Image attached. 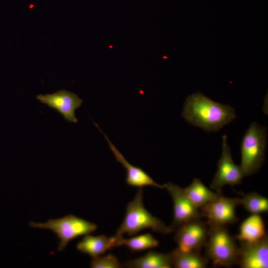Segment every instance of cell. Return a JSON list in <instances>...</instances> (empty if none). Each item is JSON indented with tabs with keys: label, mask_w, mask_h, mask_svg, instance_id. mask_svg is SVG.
I'll return each mask as SVG.
<instances>
[{
	"label": "cell",
	"mask_w": 268,
	"mask_h": 268,
	"mask_svg": "<svg viewBox=\"0 0 268 268\" xmlns=\"http://www.w3.org/2000/svg\"><path fill=\"white\" fill-rule=\"evenodd\" d=\"M182 116L190 124L209 132L219 131L236 117L233 107L214 102L200 92L187 97Z\"/></svg>",
	"instance_id": "obj_1"
},
{
	"label": "cell",
	"mask_w": 268,
	"mask_h": 268,
	"mask_svg": "<svg viewBox=\"0 0 268 268\" xmlns=\"http://www.w3.org/2000/svg\"><path fill=\"white\" fill-rule=\"evenodd\" d=\"M142 200V189L139 188L134 199L127 204L124 220L116 231V236L121 237L125 233L133 236L148 228L163 234L173 231L170 226H166L145 209Z\"/></svg>",
	"instance_id": "obj_2"
},
{
	"label": "cell",
	"mask_w": 268,
	"mask_h": 268,
	"mask_svg": "<svg viewBox=\"0 0 268 268\" xmlns=\"http://www.w3.org/2000/svg\"><path fill=\"white\" fill-rule=\"evenodd\" d=\"M208 226V236L204 246L206 258L214 265L230 267L237 264L238 246L235 238L225 226Z\"/></svg>",
	"instance_id": "obj_3"
},
{
	"label": "cell",
	"mask_w": 268,
	"mask_h": 268,
	"mask_svg": "<svg viewBox=\"0 0 268 268\" xmlns=\"http://www.w3.org/2000/svg\"><path fill=\"white\" fill-rule=\"evenodd\" d=\"M266 144L267 128L252 123L245 134L240 146V167L245 176L256 173L262 166Z\"/></svg>",
	"instance_id": "obj_4"
},
{
	"label": "cell",
	"mask_w": 268,
	"mask_h": 268,
	"mask_svg": "<svg viewBox=\"0 0 268 268\" xmlns=\"http://www.w3.org/2000/svg\"><path fill=\"white\" fill-rule=\"evenodd\" d=\"M29 225L33 228L49 229L55 233L60 240L58 247L60 251H63L72 240L93 233L97 228L96 224L71 214L49 219L45 223L31 221Z\"/></svg>",
	"instance_id": "obj_5"
},
{
	"label": "cell",
	"mask_w": 268,
	"mask_h": 268,
	"mask_svg": "<svg viewBox=\"0 0 268 268\" xmlns=\"http://www.w3.org/2000/svg\"><path fill=\"white\" fill-rule=\"evenodd\" d=\"M227 136H222V150L217 162V170L210 184V188L217 193H222L226 185L233 186L240 184L245 176L240 165L233 162L230 149L227 143Z\"/></svg>",
	"instance_id": "obj_6"
},
{
	"label": "cell",
	"mask_w": 268,
	"mask_h": 268,
	"mask_svg": "<svg viewBox=\"0 0 268 268\" xmlns=\"http://www.w3.org/2000/svg\"><path fill=\"white\" fill-rule=\"evenodd\" d=\"M173 202V221L170 227L173 231L179 226L192 220L204 217L186 195L184 189L172 183L164 185Z\"/></svg>",
	"instance_id": "obj_7"
},
{
	"label": "cell",
	"mask_w": 268,
	"mask_h": 268,
	"mask_svg": "<svg viewBox=\"0 0 268 268\" xmlns=\"http://www.w3.org/2000/svg\"><path fill=\"white\" fill-rule=\"evenodd\" d=\"M240 204V199L225 197L221 195L200 209L208 219V225L225 226L236 223L238 218L236 208Z\"/></svg>",
	"instance_id": "obj_8"
},
{
	"label": "cell",
	"mask_w": 268,
	"mask_h": 268,
	"mask_svg": "<svg viewBox=\"0 0 268 268\" xmlns=\"http://www.w3.org/2000/svg\"><path fill=\"white\" fill-rule=\"evenodd\" d=\"M208 234L207 223L197 219L177 228L175 240L182 250L200 252L205 245Z\"/></svg>",
	"instance_id": "obj_9"
},
{
	"label": "cell",
	"mask_w": 268,
	"mask_h": 268,
	"mask_svg": "<svg viewBox=\"0 0 268 268\" xmlns=\"http://www.w3.org/2000/svg\"><path fill=\"white\" fill-rule=\"evenodd\" d=\"M36 98L43 104L56 110L65 120L76 123L75 111L80 107L82 100L75 94L66 90H60L52 94L39 95Z\"/></svg>",
	"instance_id": "obj_10"
},
{
	"label": "cell",
	"mask_w": 268,
	"mask_h": 268,
	"mask_svg": "<svg viewBox=\"0 0 268 268\" xmlns=\"http://www.w3.org/2000/svg\"><path fill=\"white\" fill-rule=\"evenodd\" d=\"M237 264L242 268H268V237L251 242H240Z\"/></svg>",
	"instance_id": "obj_11"
},
{
	"label": "cell",
	"mask_w": 268,
	"mask_h": 268,
	"mask_svg": "<svg viewBox=\"0 0 268 268\" xmlns=\"http://www.w3.org/2000/svg\"><path fill=\"white\" fill-rule=\"evenodd\" d=\"M94 125L102 133L105 139L108 141L110 148L113 152L116 160L122 164L127 171L126 183L132 187L142 188L145 186H153L160 189H164L162 186L156 183L143 169L131 164L127 161L122 154L118 150L115 146L111 142L107 136L102 132L99 126L94 122Z\"/></svg>",
	"instance_id": "obj_12"
},
{
	"label": "cell",
	"mask_w": 268,
	"mask_h": 268,
	"mask_svg": "<svg viewBox=\"0 0 268 268\" xmlns=\"http://www.w3.org/2000/svg\"><path fill=\"white\" fill-rule=\"evenodd\" d=\"M118 237H108L104 235H86L76 245L77 250L92 258L100 256L107 251L117 247Z\"/></svg>",
	"instance_id": "obj_13"
},
{
	"label": "cell",
	"mask_w": 268,
	"mask_h": 268,
	"mask_svg": "<svg viewBox=\"0 0 268 268\" xmlns=\"http://www.w3.org/2000/svg\"><path fill=\"white\" fill-rule=\"evenodd\" d=\"M267 234L262 217L259 214H252L240 225L235 239L239 242H251L261 239Z\"/></svg>",
	"instance_id": "obj_14"
},
{
	"label": "cell",
	"mask_w": 268,
	"mask_h": 268,
	"mask_svg": "<svg viewBox=\"0 0 268 268\" xmlns=\"http://www.w3.org/2000/svg\"><path fill=\"white\" fill-rule=\"evenodd\" d=\"M124 266L130 268H170L172 265L170 253L150 251L138 258L128 260Z\"/></svg>",
	"instance_id": "obj_15"
},
{
	"label": "cell",
	"mask_w": 268,
	"mask_h": 268,
	"mask_svg": "<svg viewBox=\"0 0 268 268\" xmlns=\"http://www.w3.org/2000/svg\"><path fill=\"white\" fill-rule=\"evenodd\" d=\"M170 254L172 266L176 268H205L209 261L201 255L200 252L184 251L178 247Z\"/></svg>",
	"instance_id": "obj_16"
},
{
	"label": "cell",
	"mask_w": 268,
	"mask_h": 268,
	"mask_svg": "<svg viewBox=\"0 0 268 268\" xmlns=\"http://www.w3.org/2000/svg\"><path fill=\"white\" fill-rule=\"evenodd\" d=\"M184 190L190 200L198 208H201L222 195V193L211 191L197 178L184 188Z\"/></svg>",
	"instance_id": "obj_17"
},
{
	"label": "cell",
	"mask_w": 268,
	"mask_h": 268,
	"mask_svg": "<svg viewBox=\"0 0 268 268\" xmlns=\"http://www.w3.org/2000/svg\"><path fill=\"white\" fill-rule=\"evenodd\" d=\"M158 245V241L150 233L140 235L130 239L118 237L117 242V247L125 246L133 252L156 248Z\"/></svg>",
	"instance_id": "obj_18"
},
{
	"label": "cell",
	"mask_w": 268,
	"mask_h": 268,
	"mask_svg": "<svg viewBox=\"0 0 268 268\" xmlns=\"http://www.w3.org/2000/svg\"><path fill=\"white\" fill-rule=\"evenodd\" d=\"M240 204L251 214H259L268 211V199L256 192L243 195Z\"/></svg>",
	"instance_id": "obj_19"
},
{
	"label": "cell",
	"mask_w": 268,
	"mask_h": 268,
	"mask_svg": "<svg viewBox=\"0 0 268 268\" xmlns=\"http://www.w3.org/2000/svg\"><path fill=\"white\" fill-rule=\"evenodd\" d=\"M92 268H120L123 265L114 255L110 254L104 257L92 258L90 262Z\"/></svg>",
	"instance_id": "obj_20"
}]
</instances>
